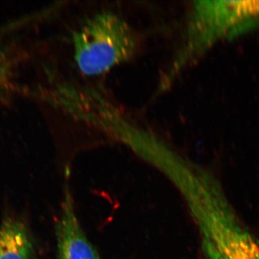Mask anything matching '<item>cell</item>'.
<instances>
[{
	"instance_id": "obj_4",
	"label": "cell",
	"mask_w": 259,
	"mask_h": 259,
	"mask_svg": "<svg viewBox=\"0 0 259 259\" xmlns=\"http://www.w3.org/2000/svg\"><path fill=\"white\" fill-rule=\"evenodd\" d=\"M56 236L59 259H100L81 229L68 187L65 189L60 217L56 226Z\"/></svg>"
},
{
	"instance_id": "obj_3",
	"label": "cell",
	"mask_w": 259,
	"mask_h": 259,
	"mask_svg": "<svg viewBox=\"0 0 259 259\" xmlns=\"http://www.w3.org/2000/svg\"><path fill=\"white\" fill-rule=\"evenodd\" d=\"M76 69L85 76H100L133 59L139 52L136 32L110 11L95 13L72 34Z\"/></svg>"
},
{
	"instance_id": "obj_6",
	"label": "cell",
	"mask_w": 259,
	"mask_h": 259,
	"mask_svg": "<svg viewBox=\"0 0 259 259\" xmlns=\"http://www.w3.org/2000/svg\"><path fill=\"white\" fill-rule=\"evenodd\" d=\"M18 58L13 47L0 46V100L5 98L11 88Z\"/></svg>"
},
{
	"instance_id": "obj_5",
	"label": "cell",
	"mask_w": 259,
	"mask_h": 259,
	"mask_svg": "<svg viewBox=\"0 0 259 259\" xmlns=\"http://www.w3.org/2000/svg\"><path fill=\"white\" fill-rule=\"evenodd\" d=\"M35 243L26 225L14 218L0 226V259H33Z\"/></svg>"
},
{
	"instance_id": "obj_2",
	"label": "cell",
	"mask_w": 259,
	"mask_h": 259,
	"mask_svg": "<svg viewBox=\"0 0 259 259\" xmlns=\"http://www.w3.org/2000/svg\"><path fill=\"white\" fill-rule=\"evenodd\" d=\"M259 28V1L200 0L192 2L183 40L162 76L165 91L179 75L215 44Z\"/></svg>"
},
{
	"instance_id": "obj_1",
	"label": "cell",
	"mask_w": 259,
	"mask_h": 259,
	"mask_svg": "<svg viewBox=\"0 0 259 259\" xmlns=\"http://www.w3.org/2000/svg\"><path fill=\"white\" fill-rule=\"evenodd\" d=\"M171 180L198 227L204 259H259V237L240 221L212 174L187 161Z\"/></svg>"
}]
</instances>
